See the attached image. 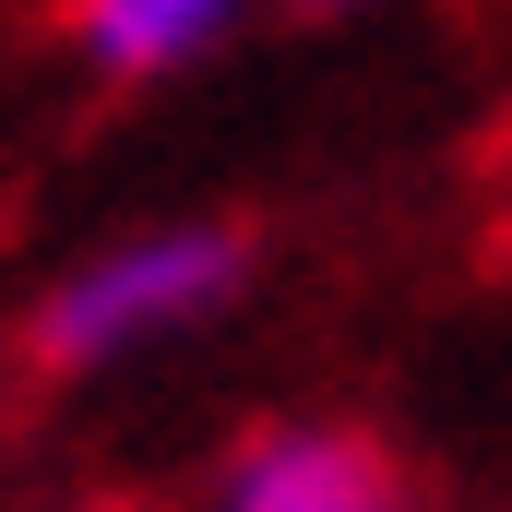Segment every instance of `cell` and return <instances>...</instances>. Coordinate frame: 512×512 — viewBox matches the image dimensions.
<instances>
[{"instance_id":"1","label":"cell","mask_w":512,"mask_h":512,"mask_svg":"<svg viewBox=\"0 0 512 512\" xmlns=\"http://www.w3.org/2000/svg\"><path fill=\"white\" fill-rule=\"evenodd\" d=\"M251 286V239L215 227V215H155L120 227L84 262H60L36 286V358L48 370H131V358H167L191 346L203 322H227Z\"/></svg>"},{"instance_id":"2","label":"cell","mask_w":512,"mask_h":512,"mask_svg":"<svg viewBox=\"0 0 512 512\" xmlns=\"http://www.w3.org/2000/svg\"><path fill=\"white\" fill-rule=\"evenodd\" d=\"M203 512H417V489H405V465L370 429H346V417H274V429H251L215 465Z\"/></svg>"},{"instance_id":"5","label":"cell","mask_w":512,"mask_h":512,"mask_svg":"<svg viewBox=\"0 0 512 512\" xmlns=\"http://www.w3.org/2000/svg\"><path fill=\"white\" fill-rule=\"evenodd\" d=\"M48 512H143V501H48Z\"/></svg>"},{"instance_id":"4","label":"cell","mask_w":512,"mask_h":512,"mask_svg":"<svg viewBox=\"0 0 512 512\" xmlns=\"http://www.w3.org/2000/svg\"><path fill=\"white\" fill-rule=\"evenodd\" d=\"M298 12H322V24H346V12H382V0H298Z\"/></svg>"},{"instance_id":"3","label":"cell","mask_w":512,"mask_h":512,"mask_svg":"<svg viewBox=\"0 0 512 512\" xmlns=\"http://www.w3.org/2000/svg\"><path fill=\"white\" fill-rule=\"evenodd\" d=\"M251 0H72V48L96 84H167V72H203L227 36H239Z\"/></svg>"}]
</instances>
